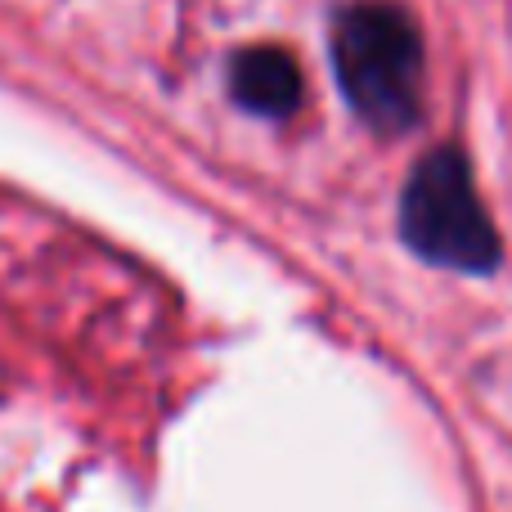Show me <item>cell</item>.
<instances>
[{"mask_svg": "<svg viewBox=\"0 0 512 512\" xmlns=\"http://www.w3.org/2000/svg\"><path fill=\"white\" fill-rule=\"evenodd\" d=\"M333 68L373 131H405L423 104V36L391 0H360L333 27Z\"/></svg>", "mask_w": 512, "mask_h": 512, "instance_id": "6da1fadb", "label": "cell"}, {"mask_svg": "<svg viewBox=\"0 0 512 512\" xmlns=\"http://www.w3.org/2000/svg\"><path fill=\"white\" fill-rule=\"evenodd\" d=\"M400 234L418 256L450 270L486 274L499 265V234L459 149H436L414 167L400 198Z\"/></svg>", "mask_w": 512, "mask_h": 512, "instance_id": "7a4b0ae2", "label": "cell"}, {"mask_svg": "<svg viewBox=\"0 0 512 512\" xmlns=\"http://www.w3.org/2000/svg\"><path fill=\"white\" fill-rule=\"evenodd\" d=\"M230 90L248 113L288 117L301 99V72L288 50L279 45H252L239 50L230 63Z\"/></svg>", "mask_w": 512, "mask_h": 512, "instance_id": "3957f363", "label": "cell"}]
</instances>
